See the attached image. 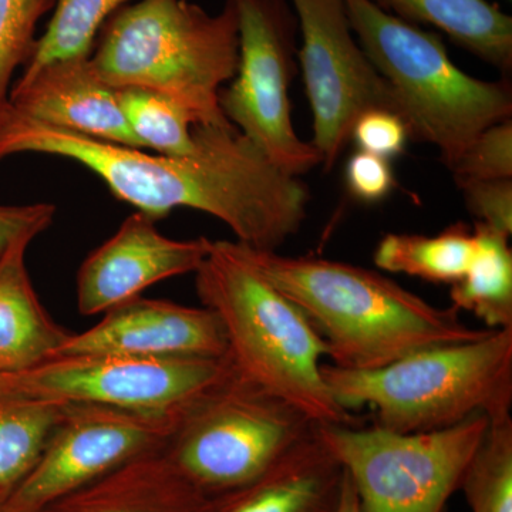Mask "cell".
<instances>
[{
	"label": "cell",
	"mask_w": 512,
	"mask_h": 512,
	"mask_svg": "<svg viewBox=\"0 0 512 512\" xmlns=\"http://www.w3.org/2000/svg\"><path fill=\"white\" fill-rule=\"evenodd\" d=\"M188 156L147 154L47 126L6 107L0 116V161L43 154L84 165L114 198L153 221L192 208L224 222L239 244L276 251L298 234L311 194L296 175L276 167L231 123L194 126Z\"/></svg>",
	"instance_id": "6da1fadb"
},
{
	"label": "cell",
	"mask_w": 512,
	"mask_h": 512,
	"mask_svg": "<svg viewBox=\"0 0 512 512\" xmlns=\"http://www.w3.org/2000/svg\"><path fill=\"white\" fill-rule=\"evenodd\" d=\"M239 247L266 281L305 313L325 342L330 365L339 369H380L417 350L471 342L491 332L466 325L453 306L431 305L369 269Z\"/></svg>",
	"instance_id": "7a4b0ae2"
},
{
	"label": "cell",
	"mask_w": 512,
	"mask_h": 512,
	"mask_svg": "<svg viewBox=\"0 0 512 512\" xmlns=\"http://www.w3.org/2000/svg\"><path fill=\"white\" fill-rule=\"evenodd\" d=\"M195 291L220 319L234 369L318 426H357L322 375L326 346L305 313L248 261L237 241H211Z\"/></svg>",
	"instance_id": "3957f363"
},
{
	"label": "cell",
	"mask_w": 512,
	"mask_h": 512,
	"mask_svg": "<svg viewBox=\"0 0 512 512\" xmlns=\"http://www.w3.org/2000/svg\"><path fill=\"white\" fill-rule=\"evenodd\" d=\"M238 49L231 0L217 15L187 0H140L106 20L90 59L116 90H153L180 104L195 126H225L220 92L237 73Z\"/></svg>",
	"instance_id": "277c9868"
},
{
	"label": "cell",
	"mask_w": 512,
	"mask_h": 512,
	"mask_svg": "<svg viewBox=\"0 0 512 512\" xmlns=\"http://www.w3.org/2000/svg\"><path fill=\"white\" fill-rule=\"evenodd\" d=\"M333 397L349 412L369 406L375 426L430 433L485 414L511 413L512 328L471 342L417 350L375 370L322 366Z\"/></svg>",
	"instance_id": "5b68a950"
},
{
	"label": "cell",
	"mask_w": 512,
	"mask_h": 512,
	"mask_svg": "<svg viewBox=\"0 0 512 512\" xmlns=\"http://www.w3.org/2000/svg\"><path fill=\"white\" fill-rule=\"evenodd\" d=\"M357 43L392 90L409 136L429 143L450 170L485 128L511 119L508 80L487 82L453 63L440 35L384 12L372 0H343Z\"/></svg>",
	"instance_id": "8992f818"
},
{
	"label": "cell",
	"mask_w": 512,
	"mask_h": 512,
	"mask_svg": "<svg viewBox=\"0 0 512 512\" xmlns=\"http://www.w3.org/2000/svg\"><path fill=\"white\" fill-rule=\"evenodd\" d=\"M318 424L229 363L177 410L163 448L207 497L254 480Z\"/></svg>",
	"instance_id": "52a82bcc"
},
{
	"label": "cell",
	"mask_w": 512,
	"mask_h": 512,
	"mask_svg": "<svg viewBox=\"0 0 512 512\" xmlns=\"http://www.w3.org/2000/svg\"><path fill=\"white\" fill-rule=\"evenodd\" d=\"M488 424L476 414L430 433L318 426V434L355 488L360 512H446Z\"/></svg>",
	"instance_id": "ba28073f"
},
{
	"label": "cell",
	"mask_w": 512,
	"mask_h": 512,
	"mask_svg": "<svg viewBox=\"0 0 512 512\" xmlns=\"http://www.w3.org/2000/svg\"><path fill=\"white\" fill-rule=\"evenodd\" d=\"M238 15V67L222 87L225 119L276 167L301 177L322 165L293 127L289 89L296 76L298 18L289 0H231Z\"/></svg>",
	"instance_id": "9c48e42d"
},
{
	"label": "cell",
	"mask_w": 512,
	"mask_h": 512,
	"mask_svg": "<svg viewBox=\"0 0 512 512\" xmlns=\"http://www.w3.org/2000/svg\"><path fill=\"white\" fill-rule=\"evenodd\" d=\"M228 359L57 355L0 375V399L107 404L171 413L225 372Z\"/></svg>",
	"instance_id": "30bf717a"
},
{
	"label": "cell",
	"mask_w": 512,
	"mask_h": 512,
	"mask_svg": "<svg viewBox=\"0 0 512 512\" xmlns=\"http://www.w3.org/2000/svg\"><path fill=\"white\" fill-rule=\"evenodd\" d=\"M177 410L151 413L107 404H66L35 466L0 501V512L45 510L128 461L161 450Z\"/></svg>",
	"instance_id": "8fae6325"
},
{
	"label": "cell",
	"mask_w": 512,
	"mask_h": 512,
	"mask_svg": "<svg viewBox=\"0 0 512 512\" xmlns=\"http://www.w3.org/2000/svg\"><path fill=\"white\" fill-rule=\"evenodd\" d=\"M289 2L302 37L298 59L312 110L311 144L329 171L363 113L387 110L400 117V111L389 84L357 43L343 0Z\"/></svg>",
	"instance_id": "7c38bea8"
},
{
	"label": "cell",
	"mask_w": 512,
	"mask_h": 512,
	"mask_svg": "<svg viewBox=\"0 0 512 512\" xmlns=\"http://www.w3.org/2000/svg\"><path fill=\"white\" fill-rule=\"evenodd\" d=\"M210 247L205 237H165L156 221L136 212L84 259L77 274V308L86 316L106 313L164 279L195 274Z\"/></svg>",
	"instance_id": "4fadbf2b"
},
{
	"label": "cell",
	"mask_w": 512,
	"mask_h": 512,
	"mask_svg": "<svg viewBox=\"0 0 512 512\" xmlns=\"http://www.w3.org/2000/svg\"><path fill=\"white\" fill-rule=\"evenodd\" d=\"M57 355L224 359L228 345L211 309L138 296L104 313L86 332L72 333Z\"/></svg>",
	"instance_id": "5bb4252c"
},
{
	"label": "cell",
	"mask_w": 512,
	"mask_h": 512,
	"mask_svg": "<svg viewBox=\"0 0 512 512\" xmlns=\"http://www.w3.org/2000/svg\"><path fill=\"white\" fill-rule=\"evenodd\" d=\"M9 106L47 126L144 150L128 126L117 90L101 79L90 57L56 60L20 74Z\"/></svg>",
	"instance_id": "9a60e30c"
},
{
	"label": "cell",
	"mask_w": 512,
	"mask_h": 512,
	"mask_svg": "<svg viewBox=\"0 0 512 512\" xmlns=\"http://www.w3.org/2000/svg\"><path fill=\"white\" fill-rule=\"evenodd\" d=\"M343 480L316 426L254 480L208 498L202 512H338Z\"/></svg>",
	"instance_id": "2e32d148"
},
{
	"label": "cell",
	"mask_w": 512,
	"mask_h": 512,
	"mask_svg": "<svg viewBox=\"0 0 512 512\" xmlns=\"http://www.w3.org/2000/svg\"><path fill=\"white\" fill-rule=\"evenodd\" d=\"M163 448L128 461L42 512L204 511L210 497L178 471Z\"/></svg>",
	"instance_id": "e0dca14e"
},
{
	"label": "cell",
	"mask_w": 512,
	"mask_h": 512,
	"mask_svg": "<svg viewBox=\"0 0 512 512\" xmlns=\"http://www.w3.org/2000/svg\"><path fill=\"white\" fill-rule=\"evenodd\" d=\"M35 239L20 237L0 255V375L56 356L72 335L49 315L30 281L26 254Z\"/></svg>",
	"instance_id": "ac0fdd59"
},
{
	"label": "cell",
	"mask_w": 512,
	"mask_h": 512,
	"mask_svg": "<svg viewBox=\"0 0 512 512\" xmlns=\"http://www.w3.org/2000/svg\"><path fill=\"white\" fill-rule=\"evenodd\" d=\"M412 25H430L457 46L507 74L512 70V19L488 0H372Z\"/></svg>",
	"instance_id": "d6986e66"
},
{
	"label": "cell",
	"mask_w": 512,
	"mask_h": 512,
	"mask_svg": "<svg viewBox=\"0 0 512 512\" xmlns=\"http://www.w3.org/2000/svg\"><path fill=\"white\" fill-rule=\"evenodd\" d=\"M477 252L473 229L464 222L434 237L387 234L376 247L375 264L382 271L453 285L463 278Z\"/></svg>",
	"instance_id": "ffe728a7"
},
{
	"label": "cell",
	"mask_w": 512,
	"mask_h": 512,
	"mask_svg": "<svg viewBox=\"0 0 512 512\" xmlns=\"http://www.w3.org/2000/svg\"><path fill=\"white\" fill-rule=\"evenodd\" d=\"M477 252L463 278L451 285V306L473 313L485 329L512 328V252L508 237L476 222Z\"/></svg>",
	"instance_id": "44dd1931"
},
{
	"label": "cell",
	"mask_w": 512,
	"mask_h": 512,
	"mask_svg": "<svg viewBox=\"0 0 512 512\" xmlns=\"http://www.w3.org/2000/svg\"><path fill=\"white\" fill-rule=\"evenodd\" d=\"M66 404L0 399V501L35 466Z\"/></svg>",
	"instance_id": "7402d4cb"
},
{
	"label": "cell",
	"mask_w": 512,
	"mask_h": 512,
	"mask_svg": "<svg viewBox=\"0 0 512 512\" xmlns=\"http://www.w3.org/2000/svg\"><path fill=\"white\" fill-rule=\"evenodd\" d=\"M131 0H57L46 32L22 73L72 57H90L106 20Z\"/></svg>",
	"instance_id": "603a6c76"
},
{
	"label": "cell",
	"mask_w": 512,
	"mask_h": 512,
	"mask_svg": "<svg viewBox=\"0 0 512 512\" xmlns=\"http://www.w3.org/2000/svg\"><path fill=\"white\" fill-rule=\"evenodd\" d=\"M121 110L144 150L161 156H188L194 151V120L180 104L153 90H117Z\"/></svg>",
	"instance_id": "cb8c5ba5"
},
{
	"label": "cell",
	"mask_w": 512,
	"mask_h": 512,
	"mask_svg": "<svg viewBox=\"0 0 512 512\" xmlns=\"http://www.w3.org/2000/svg\"><path fill=\"white\" fill-rule=\"evenodd\" d=\"M460 490L471 512H512V417L490 419Z\"/></svg>",
	"instance_id": "d4e9b609"
},
{
	"label": "cell",
	"mask_w": 512,
	"mask_h": 512,
	"mask_svg": "<svg viewBox=\"0 0 512 512\" xmlns=\"http://www.w3.org/2000/svg\"><path fill=\"white\" fill-rule=\"evenodd\" d=\"M57 0H0V116L9 104L16 70L35 52L40 20Z\"/></svg>",
	"instance_id": "484cf974"
},
{
	"label": "cell",
	"mask_w": 512,
	"mask_h": 512,
	"mask_svg": "<svg viewBox=\"0 0 512 512\" xmlns=\"http://www.w3.org/2000/svg\"><path fill=\"white\" fill-rule=\"evenodd\" d=\"M456 183L512 178V121H501L478 134L450 167Z\"/></svg>",
	"instance_id": "4316f807"
},
{
	"label": "cell",
	"mask_w": 512,
	"mask_h": 512,
	"mask_svg": "<svg viewBox=\"0 0 512 512\" xmlns=\"http://www.w3.org/2000/svg\"><path fill=\"white\" fill-rule=\"evenodd\" d=\"M468 211L485 227L510 238L512 234V178L456 183Z\"/></svg>",
	"instance_id": "83f0119b"
},
{
	"label": "cell",
	"mask_w": 512,
	"mask_h": 512,
	"mask_svg": "<svg viewBox=\"0 0 512 512\" xmlns=\"http://www.w3.org/2000/svg\"><path fill=\"white\" fill-rule=\"evenodd\" d=\"M360 150L383 158L400 156L410 140L406 124L387 110H369L353 124L352 137Z\"/></svg>",
	"instance_id": "f1b7e54d"
},
{
	"label": "cell",
	"mask_w": 512,
	"mask_h": 512,
	"mask_svg": "<svg viewBox=\"0 0 512 512\" xmlns=\"http://www.w3.org/2000/svg\"><path fill=\"white\" fill-rule=\"evenodd\" d=\"M392 165L387 158L359 150L349 158L346 165V184L350 194L363 202H379L392 192L394 187Z\"/></svg>",
	"instance_id": "f546056e"
},
{
	"label": "cell",
	"mask_w": 512,
	"mask_h": 512,
	"mask_svg": "<svg viewBox=\"0 0 512 512\" xmlns=\"http://www.w3.org/2000/svg\"><path fill=\"white\" fill-rule=\"evenodd\" d=\"M56 207L49 202L0 204V255L20 237H39L55 221Z\"/></svg>",
	"instance_id": "4dcf8cb0"
},
{
	"label": "cell",
	"mask_w": 512,
	"mask_h": 512,
	"mask_svg": "<svg viewBox=\"0 0 512 512\" xmlns=\"http://www.w3.org/2000/svg\"><path fill=\"white\" fill-rule=\"evenodd\" d=\"M338 512H360L359 501H357L355 488L350 483L349 477L346 476L343 480L342 498H340Z\"/></svg>",
	"instance_id": "1f68e13d"
},
{
	"label": "cell",
	"mask_w": 512,
	"mask_h": 512,
	"mask_svg": "<svg viewBox=\"0 0 512 512\" xmlns=\"http://www.w3.org/2000/svg\"><path fill=\"white\" fill-rule=\"evenodd\" d=\"M39 512H42V511H39Z\"/></svg>",
	"instance_id": "d6a6232c"
}]
</instances>
